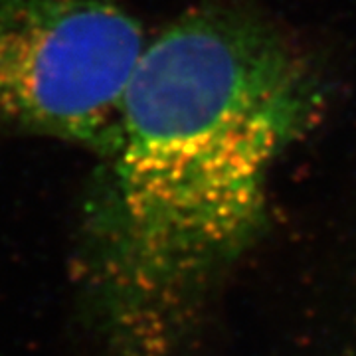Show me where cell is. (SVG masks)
I'll return each mask as SVG.
<instances>
[{
    "label": "cell",
    "mask_w": 356,
    "mask_h": 356,
    "mask_svg": "<svg viewBox=\"0 0 356 356\" xmlns=\"http://www.w3.org/2000/svg\"><path fill=\"white\" fill-rule=\"evenodd\" d=\"M145 48L121 0H0V123L105 159Z\"/></svg>",
    "instance_id": "cell-2"
},
{
    "label": "cell",
    "mask_w": 356,
    "mask_h": 356,
    "mask_svg": "<svg viewBox=\"0 0 356 356\" xmlns=\"http://www.w3.org/2000/svg\"><path fill=\"white\" fill-rule=\"evenodd\" d=\"M317 109L307 65L257 26L192 14L147 44L103 161L119 257L149 305L245 245L273 166Z\"/></svg>",
    "instance_id": "cell-1"
}]
</instances>
